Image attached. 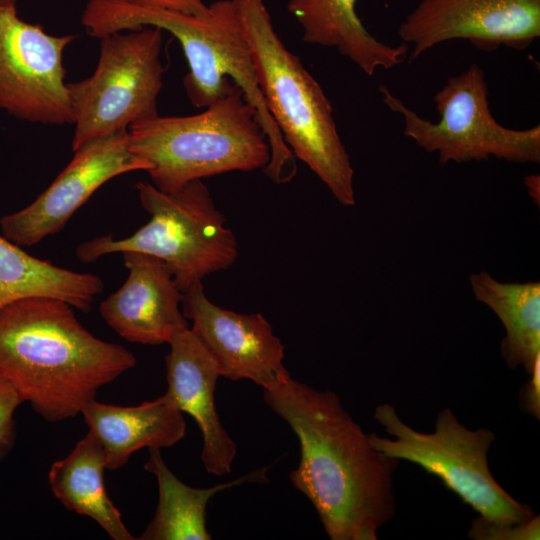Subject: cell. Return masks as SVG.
I'll use <instances>...</instances> for the list:
<instances>
[{"instance_id":"6da1fadb","label":"cell","mask_w":540,"mask_h":540,"mask_svg":"<svg viewBox=\"0 0 540 540\" xmlns=\"http://www.w3.org/2000/svg\"><path fill=\"white\" fill-rule=\"evenodd\" d=\"M265 403L297 435L300 462L293 486L315 507L332 540H376L393 518L399 461L378 451L331 390L291 376L263 388Z\"/></svg>"},{"instance_id":"7a4b0ae2","label":"cell","mask_w":540,"mask_h":540,"mask_svg":"<svg viewBox=\"0 0 540 540\" xmlns=\"http://www.w3.org/2000/svg\"><path fill=\"white\" fill-rule=\"evenodd\" d=\"M135 364L128 349L90 333L63 300L23 298L0 310V374L48 422L81 414L100 387Z\"/></svg>"},{"instance_id":"3957f363","label":"cell","mask_w":540,"mask_h":540,"mask_svg":"<svg viewBox=\"0 0 540 540\" xmlns=\"http://www.w3.org/2000/svg\"><path fill=\"white\" fill-rule=\"evenodd\" d=\"M81 21L87 33L99 39L142 27L171 33L180 42L189 65L183 85L192 104L206 108L227 94L235 83L255 109L270 146V160L263 168L264 173L278 184L295 176V157L264 102L251 49L233 0L212 2L200 16L114 0H90Z\"/></svg>"},{"instance_id":"277c9868","label":"cell","mask_w":540,"mask_h":540,"mask_svg":"<svg viewBox=\"0 0 540 540\" xmlns=\"http://www.w3.org/2000/svg\"><path fill=\"white\" fill-rule=\"evenodd\" d=\"M266 107L295 158L344 206L355 204L354 170L320 84L275 31L264 0H233Z\"/></svg>"},{"instance_id":"5b68a950","label":"cell","mask_w":540,"mask_h":540,"mask_svg":"<svg viewBox=\"0 0 540 540\" xmlns=\"http://www.w3.org/2000/svg\"><path fill=\"white\" fill-rule=\"evenodd\" d=\"M131 151L149 164L152 184L173 192L190 181L264 168L270 146L257 113L235 83L191 116H155L128 128Z\"/></svg>"},{"instance_id":"8992f818","label":"cell","mask_w":540,"mask_h":540,"mask_svg":"<svg viewBox=\"0 0 540 540\" xmlns=\"http://www.w3.org/2000/svg\"><path fill=\"white\" fill-rule=\"evenodd\" d=\"M135 189L150 220L129 237L109 234L79 244L76 256L82 263L112 253L148 254L169 266L185 293L207 275L235 262L237 239L201 179L173 192L161 191L147 181H138Z\"/></svg>"},{"instance_id":"52a82bcc","label":"cell","mask_w":540,"mask_h":540,"mask_svg":"<svg viewBox=\"0 0 540 540\" xmlns=\"http://www.w3.org/2000/svg\"><path fill=\"white\" fill-rule=\"evenodd\" d=\"M373 416L391 436L368 434L378 451L416 464L438 477L481 517L521 523L535 516L529 505L514 499L491 474L488 451L496 439L491 430L468 429L450 408L438 413L432 433L409 426L388 403L377 405Z\"/></svg>"},{"instance_id":"ba28073f","label":"cell","mask_w":540,"mask_h":540,"mask_svg":"<svg viewBox=\"0 0 540 540\" xmlns=\"http://www.w3.org/2000/svg\"><path fill=\"white\" fill-rule=\"evenodd\" d=\"M379 92L382 102L403 117L404 135L423 150L437 153L441 166L491 156L514 163H540V125L517 130L498 123L490 110L488 83L477 64L448 78L434 95L440 116L436 123L407 107L386 85Z\"/></svg>"},{"instance_id":"9c48e42d","label":"cell","mask_w":540,"mask_h":540,"mask_svg":"<svg viewBox=\"0 0 540 540\" xmlns=\"http://www.w3.org/2000/svg\"><path fill=\"white\" fill-rule=\"evenodd\" d=\"M162 30L142 27L100 38L95 71L67 83L75 125L72 149L158 115Z\"/></svg>"},{"instance_id":"30bf717a","label":"cell","mask_w":540,"mask_h":540,"mask_svg":"<svg viewBox=\"0 0 540 540\" xmlns=\"http://www.w3.org/2000/svg\"><path fill=\"white\" fill-rule=\"evenodd\" d=\"M76 35L55 36L0 5V109L32 123L73 124L63 53Z\"/></svg>"},{"instance_id":"8fae6325","label":"cell","mask_w":540,"mask_h":540,"mask_svg":"<svg viewBox=\"0 0 540 540\" xmlns=\"http://www.w3.org/2000/svg\"><path fill=\"white\" fill-rule=\"evenodd\" d=\"M398 34L412 45L409 60L454 39L485 52L522 51L540 37V0H420Z\"/></svg>"},{"instance_id":"7c38bea8","label":"cell","mask_w":540,"mask_h":540,"mask_svg":"<svg viewBox=\"0 0 540 540\" xmlns=\"http://www.w3.org/2000/svg\"><path fill=\"white\" fill-rule=\"evenodd\" d=\"M69 164L31 204L0 219L4 237L32 246L61 231L72 215L110 179L149 169L134 154L128 130L95 138L74 151Z\"/></svg>"},{"instance_id":"4fadbf2b","label":"cell","mask_w":540,"mask_h":540,"mask_svg":"<svg viewBox=\"0 0 540 540\" xmlns=\"http://www.w3.org/2000/svg\"><path fill=\"white\" fill-rule=\"evenodd\" d=\"M182 312L192 320L191 329L221 376L233 381L249 379L262 389L290 376L283 365L284 345L261 313H236L215 305L202 282L184 293Z\"/></svg>"},{"instance_id":"5bb4252c","label":"cell","mask_w":540,"mask_h":540,"mask_svg":"<svg viewBox=\"0 0 540 540\" xmlns=\"http://www.w3.org/2000/svg\"><path fill=\"white\" fill-rule=\"evenodd\" d=\"M121 254L129 274L125 283L101 302L102 318L129 342L168 343L176 331L189 327L180 310L184 293L163 260L140 252Z\"/></svg>"},{"instance_id":"9a60e30c","label":"cell","mask_w":540,"mask_h":540,"mask_svg":"<svg viewBox=\"0 0 540 540\" xmlns=\"http://www.w3.org/2000/svg\"><path fill=\"white\" fill-rule=\"evenodd\" d=\"M165 357L168 388L165 397L196 421L202 436L201 460L215 476L231 472L237 445L224 429L215 405V389L221 376L218 366L189 327L176 331Z\"/></svg>"},{"instance_id":"2e32d148","label":"cell","mask_w":540,"mask_h":540,"mask_svg":"<svg viewBox=\"0 0 540 540\" xmlns=\"http://www.w3.org/2000/svg\"><path fill=\"white\" fill-rule=\"evenodd\" d=\"M81 414L102 445L109 470L124 466L134 452L144 447L173 446L186 432L182 412L164 394L137 406L104 404L93 399Z\"/></svg>"},{"instance_id":"e0dca14e","label":"cell","mask_w":540,"mask_h":540,"mask_svg":"<svg viewBox=\"0 0 540 540\" xmlns=\"http://www.w3.org/2000/svg\"><path fill=\"white\" fill-rule=\"evenodd\" d=\"M357 0H289L288 11L303 29L309 44L337 48L366 75L379 68L389 70L406 60L405 43L380 42L363 25L356 12Z\"/></svg>"},{"instance_id":"ac0fdd59","label":"cell","mask_w":540,"mask_h":540,"mask_svg":"<svg viewBox=\"0 0 540 540\" xmlns=\"http://www.w3.org/2000/svg\"><path fill=\"white\" fill-rule=\"evenodd\" d=\"M270 466L254 470L230 482L209 488H194L179 480L165 464L159 448H149L144 468L155 475L159 501L152 520L140 540H210L206 508L217 493L245 483L264 482Z\"/></svg>"},{"instance_id":"d6986e66","label":"cell","mask_w":540,"mask_h":540,"mask_svg":"<svg viewBox=\"0 0 540 540\" xmlns=\"http://www.w3.org/2000/svg\"><path fill=\"white\" fill-rule=\"evenodd\" d=\"M105 468L104 449L89 431L68 456L52 464L51 490L67 510L92 518L114 540H134L106 492Z\"/></svg>"},{"instance_id":"ffe728a7","label":"cell","mask_w":540,"mask_h":540,"mask_svg":"<svg viewBox=\"0 0 540 540\" xmlns=\"http://www.w3.org/2000/svg\"><path fill=\"white\" fill-rule=\"evenodd\" d=\"M103 288L98 275L56 266L0 236V310L23 298L50 297L88 312Z\"/></svg>"},{"instance_id":"44dd1931","label":"cell","mask_w":540,"mask_h":540,"mask_svg":"<svg viewBox=\"0 0 540 540\" xmlns=\"http://www.w3.org/2000/svg\"><path fill=\"white\" fill-rule=\"evenodd\" d=\"M470 284L475 298L500 319L505 336L501 355L510 369L523 366L529 375L540 356V283H506L487 271L473 273Z\"/></svg>"},{"instance_id":"7402d4cb","label":"cell","mask_w":540,"mask_h":540,"mask_svg":"<svg viewBox=\"0 0 540 540\" xmlns=\"http://www.w3.org/2000/svg\"><path fill=\"white\" fill-rule=\"evenodd\" d=\"M468 536L473 540H539L540 517L535 515L529 521L512 523L479 516L472 521Z\"/></svg>"},{"instance_id":"603a6c76","label":"cell","mask_w":540,"mask_h":540,"mask_svg":"<svg viewBox=\"0 0 540 540\" xmlns=\"http://www.w3.org/2000/svg\"><path fill=\"white\" fill-rule=\"evenodd\" d=\"M22 402L15 388L0 374V459L12 448L15 438L14 412Z\"/></svg>"},{"instance_id":"cb8c5ba5","label":"cell","mask_w":540,"mask_h":540,"mask_svg":"<svg viewBox=\"0 0 540 540\" xmlns=\"http://www.w3.org/2000/svg\"><path fill=\"white\" fill-rule=\"evenodd\" d=\"M519 408L526 414L540 419V356L535 360L528 381L520 389Z\"/></svg>"},{"instance_id":"d4e9b609","label":"cell","mask_w":540,"mask_h":540,"mask_svg":"<svg viewBox=\"0 0 540 540\" xmlns=\"http://www.w3.org/2000/svg\"><path fill=\"white\" fill-rule=\"evenodd\" d=\"M140 7L165 9L190 15H204L208 5L203 0H114Z\"/></svg>"},{"instance_id":"484cf974","label":"cell","mask_w":540,"mask_h":540,"mask_svg":"<svg viewBox=\"0 0 540 540\" xmlns=\"http://www.w3.org/2000/svg\"><path fill=\"white\" fill-rule=\"evenodd\" d=\"M524 184L527 188L529 196L533 199L537 206L540 205V176L538 174H530L525 177Z\"/></svg>"},{"instance_id":"4316f807","label":"cell","mask_w":540,"mask_h":540,"mask_svg":"<svg viewBox=\"0 0 540 540\" xmlns=\"http://www.w3.org/2000/svg\"><path fill=\"white\" fill-rule=\"evenodd\" d=\"M15 3H16V0H0V5H3V6L15 5Z\"/></svg>"}]
</instances>
